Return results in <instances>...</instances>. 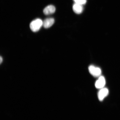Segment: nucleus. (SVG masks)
Wrapping results in <instances>:
<instances>
[{"label":"nucleus","mask_w":120,"mask_h":120,"mask_svg":"<svg viewBox=\"0 0 120 120\" xmlns=\"http://www.w3.org/2000/svg\"><path fill=\"white\" fill-rule=\"evenodd\" d=\"M43 25V21L41 19H38L33 21L30 24V28L34 32L38 31Z\"/></svg>","instance_id":"obj_1"},{"label":"nucleus","mask_w":120,"mask_h":120,"mask_svg":"<svg viewBox=\"0 0 120 120\" xmlns=\"http://www.w3.org/2000/svg\"><path fill=\"white\" fill-rule=\"evenodd\" d=\"M88 70L90 73L94 77H100L101 74V69L99 68L95 67L94 65L90 66Z\"/></svg>","instance_id":"obj_2"},{"label":"nucleus","mask_w":120,"mask_h":120,"mask_svg":"<svg viewBox=\"0 0 120 120\" xmlns=\"http://www.w3.org/2000/svg\"><path fill=\"white\" fill-rule=\"evenodd\" d=\"M106 84L105 78L103 76H100L96 82L95 86L97 89H101L104 88Z\"/></svg>","instance_id":"obj_3"},{"label":"nucleus","mask_w":120,"mask_h":120,"mask_svg":"<svg viewBox=\"0 0 120 120\" xmlns=\"http://www.w3.org/2000/svg\"><path fill=\"white\" fill-rule=\"evenodd\" d=\"M109 94V90L107 88H101L98 93V97L99 100L100 101H102Z\"/></svg>","instance_id":"obj_4"},{"label":"nucleus","mask_w":120,"mask_h":120,"mask_svg":"<svg viewBox=\"0 0 120 120\" xmlns=\"http://www.w3.org/2000/svg\"><path fill=\"white\" fill-rule=\"evenodd\" d=\"M55 22V19L52 18L46 19L43 21V26L45 28H50Z\"/></svg>","instance_id":"obj_5"},{"label":"nucleus","mask_w":120,"mask_h":120,"mask_svg":"<svg viewBox=\"0 0 120 120\" xmlns=\"http://www.w3.org/2000/svg\"><path fill=\"white\" fill-rule=\"evenodd\" d=\"M56 8L54 6L49 5L47 6L43 10V13L46 15H48L54 13Z\"/></svg>","instance_id":"obj_6"},{"label":"nucleus","mask_w":120,"mask_h":120,"mask_svg":"<svg viewBox=\"0 0 120 120\" xmlns=\"http://www.w3.org/2000/svg\"><path fill=\"white\" fill-rule=\"evenodd\" d=\"M73 11L76 14H80L82 12L83 8L82 5L75 3L73 5Z\"/></svg>","instance_id":"obj_7"},{"label":"nucleus","mask_w":120,"mask_h":120,"mask_svg":"<svg viewBox=\"0 0 120 120\" xmlns=\"http://www.w3.org/2000/svg\"><path fill=\"white\" fill-rule=\"evenodd\" d=\"M75 3L81 5L85 4L86 3V0H73Z\"/></svg>","instance_id":"obj_8"},{"label":"nucleus","mask_w":120,"mask_h":120,"mask_svg":"<svg viewBox=\"0 0 120 120\" xmlns=\"http://www.w3.org/2000/svg\"><path fill=\"white\" fill-rule=\"evenodd\" d=\"M3 61V58L1 56H0V64H1L2 63Z\"/></svg>","instance_id":"obj_9"}]
</instances>
